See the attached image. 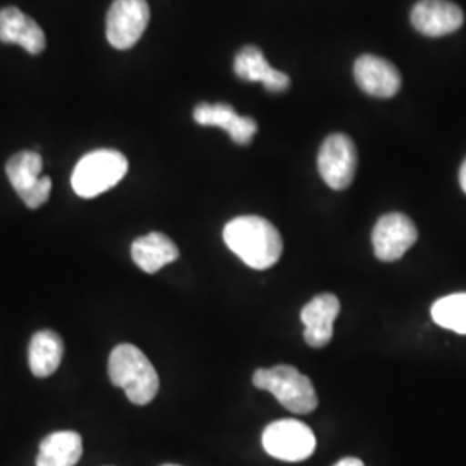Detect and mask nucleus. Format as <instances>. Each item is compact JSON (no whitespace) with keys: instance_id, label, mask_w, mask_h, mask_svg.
I'll return each mask as SVG.
<instances>
[{"instance_id":"nucleus-5","label":"nucleus","mask_w":466,"mask_h":466,"mask_svg":"<svg viewBox=\"0 0 466 466\" xmlns=\"http://www.w3.org/2000/svg\"><path fill=\"white\" fill-rule=\"evenodd\" d=\"M263 448L271 458L298 463L308 460L317 450L313 431L299 420H279L263 432Z\"/></svg>"},{"instance_id":"nucleus-8","label":"nucleus","mask_w":466,"mask_h":466,"mask_svg":"<svg viewBox=\"0 0 466 466\" xmlns=\"http://www.w3.org/2000/svg\"><path fill=\"white\" fill-rule=\"evenodd\" d=\"M146 0H115L106 17V36L117 50L132 49L149 25Z\"/></svg>"},{"instance_id":"nucleus-3","label":"nucleus","mask_w":466,"mask_h":466,"mask_svg":"<svg viewBox=\"0 0 466 466\" xmlns=\"http://www.w3.org/2000/svg\"><path fill=\"white\" fill-rule=\"evenodd\" d=\"M252 383L259 390L271 392L285 410L296 415H308L318 408V396L313 382L298 368L277 365L259 368L252 375Z\"/></svg>"},{"instance_id":"nucleus-4","label":"nucleus","mask_w":466,"mask_h":466,"mask_svg":"<svg viewBox=\"0 0 466 466\" xmlns=\"http://www.w3.org/2000/svg\"><path fill=\"white\" fill-rule=\"evenodd\" d=\"M128 171V159L115 149H97L85 154L75 167L71 185L76 196L94 199L116 187Z\"/></svg>"},{"instance_id":"nucleus-2","label":"nucleus","mask_w":466,"mask_h":466,"mask_svg":"<svg viewBox=\"0 0 466 466\" xmlns=\"http://www.w3.org/2000/svg\"><path fill=\"white\" fill-rule=\"evenodd\" d=\"M109 379L125 390L137 406H146L157 396L159 377L147 356L132 344L116 346L107 363Z\"/></svg>"},{"instance_id":"nucleus-15","label":"nucleus","mask_w":466,"mask_h":466,"mask_svg":"<svg viewBox=\"0 0 466 466\" xmlns=\"http://www.w3.org/2000/svg\"><path fill=\"white\" fill-rule=\"evenodd\" d=\"M0 42L16 44L36 56L46 49V34L35 19L9 5L0 9Z\"/></svg>"},{"instance_id":"nucleus-10","label":"nucleus","mask_w":466,"mask_h":466,"mask_svg":"<svg viewBox=\"0 0 466 466\" xmlns=\"http://www.w3.org/2000/svg\"><path fill=\"white\" fill-rule=\"evenodd\" d=\"M354 80L371 97L390 99L400 92L402 78L400 69L390 61L365 54L354 63Z\"/></svg>"},{"instance_id":"nucleus-13","label":"nucleus","mask_w":466,"mask_h":466,"mask_svg":"<svg viewBox=\"0 0 466 466\" xmlns=\"http://www.w3.org/2000/svg\"><path fill=\"white\" fill-rule=\"evenodd\" d=\"M194 119L200 127H218L228 132L230 138L238 146H248L258 132L256 119L237 115L230 104L200 102L194 107Z\"/></svg>"},{"instance_id":"nucleus-6","label":"nucleus","mask_w":466,"mask_h":466,"mask_svg":"<svg viewBox=\"0 0 466 466\" xmlns=\"http://www.w3.org/2000/svg\"><path fill=\"white\" fill-rule=\"evenodd\" d=\"M42 167L44 159L35 150H21L5 165L9 182L30 209H36L49 200L52 182L49 177H42Z\"/></svg>"},{"instance_id":"nucleus-18","label":"nucleus","mask_w":466,"mask_h":466,"mask_svg":"<svg viewBox=\"0 0 466 466\" xmlns=\"http://www.w3.org/2000/svg\"><path fill=\"white\" fill-rule=\"evenodd\" d=\"M65 342L54 330H40L30 340L28 363L36 379L52 375L63 361Z\"/></svg>"},{"instance_id":"nucleus-9","label":"nucleus","mask_w":466,"mask_h":466,"mask_svg":"<svg viewBox=\"0 0 466 466\" xmlns=\"http://www.w3.org/2000/svg\"><path fill=\"white\" fill-rule=\"evenodd\" d=\"M417 240L418 230L415 223L402 213L383 215L371 232L375 256L383 263L400 259L415 246Z\"/></svg>"},{"instance_id":"nucleus-1","label":"nucleus","mask_w":466,"mask_h":466,"mask_svg":"<svg viewBox=\"0 0 466 466\" xmlns=\"http://www.w3.org/2000/svg\"><path fill=\"white\" fill-rule=\"evenodd\" d=\"M225 244L252 269H268L282 258V235L261 217L233 218L223 230Z\"/></svg>"},{"instance_id":"nucleus-17","label":"nucleus","mask_w":466,"mask_h":466,"mask_svg":"<svg viewBox=\"0 0 466 466\" xmlns=\"http://www.w3.org/2000/svg\"><path fill=\"white\" fill-rule=\"evenodd\" d=\"M84 454L80 433L61 431L47 435L40 442L36 466H75Z\"/></svg>"},{"instance_id":"nucleus-19","label":"nucleus","mask_w":466,"mask_h":466,"mask_svg":"<svg viewBox=\"0 0 466 466\" xmlns=\"http://www.w3.org/2000/svg\"><path fill=\"white\" fill-rule=\"evenodd\" d=\"M431 313L439 327L466 335V292L451 294L433 302Z\"/></svg>"},{"instance_id":"nucleus-7","label":"nucleus","mask_w":466,"mask_h":466,"mask_svg":"<svg viewBox=\"0 0 466 466\" xmlns=\"http://www.w3.org/2000/svg\"><path fill=\"white\" fill-rule=\"evenodd\" d=\"M358 169V150L348 135L333 134L325 138L318 152V171L333 190L348 188Z\"/></svg>"},{"instance_id":"nucleus-16","label":"nucleus","mask_w":466,"mask_h":466,"mask_svg":"<svg viewBox=\"0 0 466 466\" xmlns=\"http://www.w3.org/2000/svg\"><path fill=\"white\" fill-rule=\"evenodd\" d=\"M180 250L165 233L152 232L138 237L132 244V259L146 273H157L161 268L177 261Z\"/></svg>"},{"instance_id":"nucleus-20","label":"nucleus","mask_w":466,"mask_h":466,"mask_svg":"<svg viewBox=\"0 0 466 466\" xmlns=\"http://www.w3.org/2000/svg\"><path fill=\"white\" fill-rule=\"evenodd\" d=\"M333 466H365V463L360 460V458H342L340 461H337Z\"/></svg>"},{"instance_id":"nucleus-21","label":"nucleus","mask_w":466,"mask_h":466,"mask_svg":"<svg viewBox=\"0 0 466 466\" xmlns=\"http://www.w3.org/2000/svg\"><path fill=\"white\" fill-rule=\"evenodd\" d=\"M460 184H461V188H463V192L466 194V159L463 161V165H461V169H460Z\"/></svg>"},{"instance_id":"nucleus-12","label":"nucleus","mask_w":466,"mask_h":466,"mask_svg":"<svg viewBox=\"0 0 466 466\" xmlns=\"http://www.w3.org/2000/svg\"><path fill=\"white\" fill-rule=\"evenodd\" d=\"M340 313V302L333 294H319L309 300L302 311L300 321L304 323V340L308 346L321 350L333 337V321Z\"/></svg>"},{"instance_id":"nucleus-11","label":"nucleus","mask_w":466,"mask_h":466,"mask_svg":"<svg viewBox=\"0 0 466 466\" xmlns=\"http://www.w3.org/2000/svg\"><path fill=\"white\" fill-rule=\"evenodd\" d=\"M463 21V11L450 0H420L411 11L415 30L432 38L454 34Z\"/></svg>"},{"instance_id":"nucleus-14","label":"nucleus","mask_w":466,"mask_h":466,"mask_svg":"<svg viewBox=\"0 0 466 466\" xmlns=\"http://www.w3.org/2000/svg\"><path fill=\"white\" fill-rule=\"evenodd\" d=\"M233 71L246 82H259L268 92H285L290 86V78L268 63L265 54L254 46H246L238 50L233 61Z\"/></svg>"},{"instance_id":"nucleus-22","label":"nucleus","mask_w":466,"mask_h":466,"mask_svg":"<svg viewBox=\"0 0 466 466\" xmlns=\"http://www.w3.org/2000/svg\"><path fill=\"white\" fill-rule=\"evenodd\" d=\"M163 466H178V465H163Z\"/></svg>"}]
</instances>
